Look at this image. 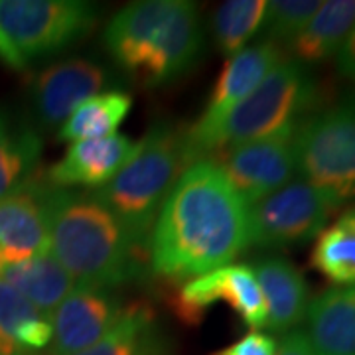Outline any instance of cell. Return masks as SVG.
Returning <instances> with one entry per match:
<instances>
[{
	"mask_svg": "<svg viewBox=\"0 0 355 355\" xmlns=\"http://www.w3.org/2000/svg\"><path fill=\"white\" fill-rule=\"evenodd\" d=\"M247 249V203L211 160L182 170L158 214L148 265L172 284L207 275Z\"/></svg>",
	"mask_w": 355,
	"mask_h": 355,
	"instance_id": "1",
	"label": "cell"
},
{
	"mask_svg": "<svg viewBox=\"0 0 355 355\" xmlns=\"http://www.w3.org/2000/svg\"><path fill=\"white\" fill-rule=\"evenodd\" d=\"M50 253L77 284L113 291L146 272L148 253L91 191L44 182Z\"/></svg>",
	"mask_w": 355,
	"mask_h": 355,
	"instance_id": "2",
	"label": "cell"
},
{
	"mask_svg": "<svg viewBox=\"0 0 355 355\" xmlns=\"http://www.w3.org/2000/svg\"><path fill=\"white\" fill-rule=\"evenodd\" d=\"M105 48L119 71L142 87H162L188 73L203 51L198 6L188 0H140L109 20Z\"/></svg>",
	"mask_w": 355,
	"mask_h": 355,
	"instance_id": "3",
	"label": "cell"
},
{
	"mask_svg": "<svg viewBox=\"0 0 355 355\" xmlns=\"http://www.w3.org/2000/svg\"><path fill=\"white\" fill-rule=\"evenodd\" d=\"M184 168L182 132L168 123H156L116 176L91 193L121 221L135 245L148 253L158 214Z\"/></svg>",
	"mask_w": 355,
	"mask_h": 355,
	"instance_id": "4",
	"label": "cell"
},
{
	"mask_svg": "<svg viewBox=\"0 0 355 355\" xmlns=\"http://www.w3.org/2000/svg\"><path fill=\"white\" fill-rule=\"evenodd\" d=\"M320 101V85L310 65L284 58L245 97L211 135L205 160L229 146L300 127Z\"/></svg>",
	"mask_w": 355,
	"mask_h": 355,
	"instance_id": "5",
	"label": "cell"
},
{
	"mask_svg": "<svg viewBox=\"0 0 355 355\" xmlns=\"http://www.w3.org/2000/svg\"><path fill=\"white\" fill-rule=\"evenodd\" d=\"M101 10L85 0H0V62L22 71L95 30Z\"/></svg>",
	"mask_w": 355,
	"mask_h": 355,
	"instance_id": "6",
	"label": "cell"
},
{
	"mask_svg": "<svg viewBox=\"0 0 355 355\" xmlns=\"http://www.w3.org/2000/svg\"><path fill=\"white\" fill-rule=\"evenodd\" d=\"M298 174L342 205L355 198V91L310 114L294 139Z\"/></svg>",
	"mask_w": 355,
	"mask_h": 355,
	"instance_id": "7",
	"label": "cell"
},
{
	"mask_svg": "<svg viewBox=\"0 0 355 355\" xmlns=\"http://www.w3.org/2000/svg\"><path fill=\"white\" fill-rule=\"evenodd\" d=\"M338 207L326 191L302 178L292 180L247 207V247L288 249L304 245L316 239Z\"/></svg>",
	"mask_w": 355,
	"mask_h": 355,
	"instance_id": "8",
	"label": "cell"
},
{
	"mask_svg": "<svg viewBox=\"0 0 355 355\" xmlns=\"http://www.w3.org/2000/svg\"><path fill=\"white\" fill-rule=\"evenodd\" d=\"M282 53L284 51L280 46L261 40L229 58L209 93L200 119L186 132H182L186 168L193 162L205 160L211 135L223 123V119L245 97H249L261 85V81L284 60Z\"/></svg>",
	"mask_w": 355,
	"mask_h": 355,
	"instance_id": "9",
	"label": "cell"
},
{
	"mask_svg": "<svg viewBox=\"0 0 355 355\" xmlns=\"http://www.w3.org/2000/svg\"><path fill=\"white\" fill-rule=\"evenodd\" d=\"M296 130L298 127L284 128L270 137L229 146L209 160L216 162L249 207L291 184L298 174Z\"/></svg>",
	"mask_w": 355,
	"mask_h": 355,
	"instance_id": "10",
	"label": "cell"
},
{
	"mask_svg": "<svg viewBox=\"0 0 355 355\" xmlns=\"http://www.w3.org/2000/svg\"><path fill=\"white\" fill-rule=\"evenodd\" d=\"M119 79L113 69L89 58H67L44 67L30 83V105L36 123L60 127L79 105L111 91Z\"/></svg>",
	"mask_w": 355,
	"mask_h": 355,
	"instance_id": "11",
	"label": "cell"
},
{
	"mask_svg": "<svg viewBox=\"0 0 355 355\" xmlns=\"http://www.w3.org/2000/svg\"><path fill=\"white\" fill-rule=\"evenodd\" d=\"M227 302L253 331L266 326V304L251 265H227L182 284L172 306L186 324H200L209 306Z\"/></svg>",
	"mask_w": 355,
	"mask_h": 355,
	"instance_id": "12",
	"label": "cell"
},
{
	"mask_svg": "<svg viewBox=\"0 0 355 355\" xmlns=\"http://www.w3.org/2000/svg\"><path fill=\"white\" fill-rule=\"evenodd\" d=\"M125 310L114 292L77 284L50 316L51 342L40 355H73L87 349L111 331Z\"/></svg>",
	"mask_w": 355,
	"mask_h": 355,
	"instance_id": "13",
	"label": "cell"
},
{
	"mask_svg": "<svg viewBox=\"0 0 355 355\" xmlns=\"http://www.w3.org/2000/svg\"><path fill=\"white\" fill-rule=\"evenodd\" d=\"M50 253L44 180L0 200V272L8 266Z\"/></svg>",
	"mask_w": 355,
	"mask_h": 355,
	"instance_id": "14",
	"label": "cell"
},
{
	"mask_svg": "<svg viewBox=\"0 0 355 355\" xmlns=\"http://www.w3.org/2000/svg\"><path fill=\"white\" fill-rule=\"evenodd\" d=\"M137 142L125 135L114 132L103 139H89L71 142L62 160L48 168L46 184L53 188L73 190L77 186L99 190L125 166Z\"/></svg>",
	"mask_w": 355,
	"mask_h": 355,
	"instance_id": "15",
	"label": "cell"
},
{
	"mask_svg": "<svg viewBox=\"0 0 355 355\" xmlns=\"http://www.w3.org/2000/svg\"><path fill=\"white\" fill-rule=\"evenodd\" d=\"M266 304V326L275 334H288L306 318L310 304L308 282L298 266L284 257L265 254L251 265Z\"/></svg>",
	"mask_w": 355,
	"mask_h": 355,
	"instance_id": "16",
	"label": "cell"
},
{
	"mask_svg": "<svg viewBox=\"0 0 355 355\" xmlns=\"http://www.w3.org/2000/svg\"><path fill=\"white\" fill-rule=\"evenodd\" d=\"M306 338L314 355H355V284L328 288L310 300Z\"/></svg>",
	"mask_w": 355,
	"mask_h": 355,
	"instance_id": "17",
	"label": "cell"
},
{
	"mask_svg": "<svg viewBox=\"0 0 355 355\" xmlns=\"http://www.w3.org/2000/svg\"><path fill=\"white\" fill-rule=\"evenodd\" d=\"M50 342V316L0 279V355H40Z\"/></svg>",
	"mask_w": 355,
	"mask_h": 355,
	"instance_id": "18",
	"label": "cell"
},
{
	"mask_svg": "<svg viewBox=\"0 0 355 355\" xmlns=\"http://www.w3.org/2000/svg\"><path fill=\"white\" fill-rule=\"evenodd\" d=\"M355 22V0L322 2L306 28L288 44L291 60L312 65L330 60L342 48Z\"/></svg>",
	"mask_w": 355,
	"mask_h": 355,
	"instance_id": "19",
	"label": "cell"
},
{
	"mask_svg": "<svg viewBox=\"0 0 355 355\" xmlns=\"http://www.w3.org/2000/svg\"><path fill=\"white\" fill-rule=\"evenodd\" d=\"M0 279L20 292L42 314L51 316L77 286L71 275L60 265L53 254H40L24 263L8 266L0 272Z\"/></svg>",
	"mask_w": 355,
	"mask_h": 355,
	"instance_id": "20",
	"label": "cell"
},
{
	"mask_svg": "<svg viewBox=\"0 0 355 355\" xmlns=\"http://www.w3.org/2000/svg\"><path fill=\"white\" fill-rule=\"evenodd\" d=\"M40 156L42 139L38 132L0 111V200L34 180Z\"/></svg>",
	"mask_w": 355,
	"mask_h": 355,
	"instance_id": "21",
	"label": "cell"
},
{
	"mask_svg": "<svg viewBox=\"0 0 355 355\" xmlns=\"http://www.w3.org/2000/svg\"><path fill=\"white\" fill-rule=\"evenodd\" d=\"M73 355H168L158 318L148 304L127 306L111 331Z\"/></svg>",
	"mask_w": 355,
	"mask_h": 355,
	"instance_id": "22",
	"label": "cell"
},
{
	"mask_svg": "<svg viewBox=\"0 0 355 355\" xmlns=\"http://www.w3.org/2000/svg\"><path fill=\"white\" fill-rule=\"evenodd\" d=\"M132 109V97L123 89H111L79 105L65 121L58 139L64 142L103 139L116 132Z\"/></svg>",
	"mask_w": 355,
	"mask_h": 355,
	"instance_id": "23",
	"label": "cell"
},
{
	"mask_svg": "<svg viewBox=\"0 0 355 355\" xmlns=\"http://www.w3.org/2000/svg\"><path fill=\"white\" fill-rule=\"evenodd\" d=\"M310 263L338 286L355 284V207L345 209L316 237Z\"/></svg>",
	"mask_w": 355,
	"mask_h": 355,
	"instance_id": "24",
	"label": "cell"
},
{
	"mask_svg": "<svg viewBox=\"0 0 355 355\" xmlns=\"http://www.w3.org/2000/svg\"><path fill=\"white\" fill-rule=\"evenodd\" d=\"M265 0H227L211 16V36L221 55L233 58L261 30L265 18Z\"/></svg>",
	"mask_w": 355,
	"mask_h": 355,
	"instance_id": "25",
	"label": "cell"
},
{
	"mask_svg": "<svg viewBox=\"0 0 355 355\" xmlns=\"http://www.w3.org/2000/svg\"><path fill=\"white\" fill-rule=\"evenodd\" d=\"M322 6L320 0H272L266 2L265 18H263V34L266 42H272L282 48V44H291L312 16Z\"/></svg>",
	"mask_w": 355,
	"mask_h": 355,
	"instance_id": "26",
	"label": "cell"
},
{
	"mask_svg": "<svg viewBox=\"0 0 355 355\" xmlns=\"http://www.w3.org/2000/svg\"><path fill=\"white\" fill-rule=\"evenodd\" d=\"M277 349H279V342L270 334L251 331L214 355H277Z\"/></svg>",
	"mask_w": 355,
	"mask_h": 355,
	"instance_id": "27",
	"label": "cell"
},
{
	"mask_svg": "<svg viewBox=\"0 0 355 355\" xmlns=\"http://www.w3.org/2000/svg\"><path fill=\"white\" fill-rule=\"evenodd\" d=\"M336 67L340 76L355 81V22L349 30V34L343 40L342 48L336 53Z\"/></svg>",
	"mask_w": 355,
	"mask_h": 355,
	"instance_id": "28",
	"label": "cell"
},
{
	"mask_svg": "<svg viewBox=\"0 0 355 355\" xmlns=\"http://www.w3.org/2000/svg\"><path fill=\"white\" fill-rule=\"evenodd\" d=\"M277 355H314L310 342L306 338L304 330H292L284 334V338L279 342Z\"/></svg>",
	"mask_w": 355,
	"mask_h": 355,
	"instance_id": "29",
	"label": "cell"
}]
</instances>
